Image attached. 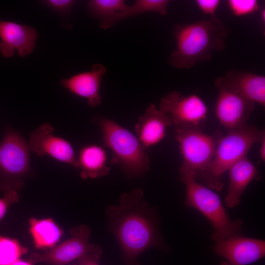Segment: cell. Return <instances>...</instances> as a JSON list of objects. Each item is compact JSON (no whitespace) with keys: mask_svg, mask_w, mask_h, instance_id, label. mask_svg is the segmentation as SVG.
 <instances>
[{"mask_svg":"<svg viewBox=\"0 0 265 265\" xmlns=\"http://www.w3.org/2000/svg\"><path fill=\"white\" fill-rule=\"evenodd\" d=\"M261 145L259 149V155L261 160L265 161V138L260 142Z\"/></svg>","mask_w":265,"mask_h":265,"instance_id":"28","label":"cell"},{"mask_svg":"<svg viewBox=\"0 0 265 265\" xmlns=\"http://www.w3.org/2000/svg\"><path fill=\"white\" fill-rule=\"evenodd\" d=\"M127 6L123 0H91L88 1L86 7L92 17L101 21Z\"/></svg>","mask_w":265,"mask_h":265,"instance_id":"21","label":"cell"},{"mask_svg":"<svg viewBox=\"0 0 265 265\" xmlns=\"http://www.w3.org/2000/svg\"><path fill=\"white\" fill-rule=\"evenodd\" d=\"M227 3L233 14L237 17L251 14L261 10L256 0H228Z\"/></svg>","mask_w":265,"mask_h":265,"instance_id":"23","label":"cell"},{"mask_svg":"<svg viewBox=\"0 0 265 265\" xmlns=\"http://www.w3.org/2000/svg\"><path fill=\"white\" fill-rule=\"evenodd\" d=\"M231 32V29L215 16L192 24H177L173 30L176 49L167 62L176 69H189L209 61L212 51L225 49V39Z\"/></svg>","mask_w":265,"mask_h":265,"instance_id":"2","label":"cell"},{"mask_svg":"<svg viewBox=\"0 0 265 265\" xmlns=\"http://www.w3.org/2000/svg\"><path fill=\"white\" fill-rule=\"evenodd\" d=\"M175 138L179 144L183 162L180 174L195 175L202 172L212 160L216 140L204 132L199 127L175 128Z\"/></svg>","mask_w":265,"mask_h":265,"instance_id":"7","label":"cell"},{"mask_svg":"<svg viewBox=\"0 0 265 265\" xmlns=\"http://www.w3.org/2000/svg\"><path fill=\"white\" fill-rule=\"evenodd\" d=\"M20 196L17 191L8 190L4 192L0 198V220L5 216L9 207L19 200Z\"/></svg>","mask_w":265,"mask_h":265,"instance_id":"25","label":"cell"},{"mask_svg":"<svg viewBox=\"0 0 265 265\" xmlns=\"http://www.w3.org/2000/svg\"><path fill=\"white\" fill-rule=\"evenodd\" d=\"M180 179L186 188V205L196 209L209 220L213 229L212 240L217 242L239 234L242 221L229 218L216 193L199 183L193 174H180Z\"/></svg>","mask_w":265,"mask_h":265,"instance_id":"5","label":"cell"},{"mask_svg":"<svg viewBox=\"0 0 265 265\" xmlns=\"http://www.w3.org/2000/svg\"><path fill=\"white\" fill-rule=\"evenodd\" d=\"M159 109L170 115L175 128L199 127L205 121L207 106L198 95L185 96L173 91L162 97Z\"/></svg>","mask_w":265,"mask_h":265,"instance_id":"8","label":"cell"},{"mask_svg":"<svg viewBox=\"0 0 265 265\" xmlns=\"http://www.w3.org/2000/svg\"><path fill=\"white\" fill-rule=\"evenodd\" d=\"M260 16L262 21L265 23V9H261Z\"/></svg>","mask_w":265,"mask_h":265,"instance_id":"30","label":"cell"},{"mask_svg":"<svg viewBox=\"0 0 265 265\" xmlns=\"http://www.w3.org/2000/svg\"><path fill=\"white\" fill-rule=\"evenodd\" d=\"M11 265H32L30 262L18 260Z\"/></svg>","mask_w":265,"mask_h":265,"instance_id":"29","label":"cell"},{"mask_svg":"<svg viewBox=\"0 0 265 265\" xmlns=\"http://www.w3.org/2000/svg\"><path fill=\"white\" fill-rule=\"evenodd\" d=\"M104 146L112 153L111 160L129 178L140 177L149 169L150 159L145 148L130 131L114 121L99 117Z\"/></svg>","mask_w":265,"mask_h":265,"instance_id":"4","label":"cell"},{"mask_svg":"<svg viewBox=\"0 0 265 265\" xmlns=\"http://www.w3.org/2000/svg\"><path fill=\"white\" fill-rule=\"evenodd\" d=\"M47 6L62 16L69 14L76 1L73 0H47L42 1Z\"/></svg>","mask_w":265,"mask_h":265,"instance_id":"24","label":"cell"},{"mask_svg":"<svg viewBox=\"0 0 265 265\" xmlns=\"http://www.w3.org/2000/svg\"><path fill=\"white\" fill-rule=\"evenodd\" d=\"M72 237L45 253H32L31 264L45 263L52 265H65L93 251L99 245L89 242V228L80 225L71 229Z\"/></svg>","mask_w":265,"mask_h":265,"instance_id":"9","label":"cell"},{"mask_svg":"<svg viewBox=\"0 0 265 265\" xmlns=\"http://www.w3.org/2000/svg\"><path fill=\"white\" fill-rule=\"evenodd\" d=\"M215 242L213 252L226 260L220 265H247L265 255L264 240L246 238L239 234Z\"/></svg>","mask_w":265,"mask_h":265,"instance_id":"10","label":"cell"},{"mask_svg":"<svg viewBox=\"0 0 265 265\" xmlns=\"http://www.w3.org/2000/svg\"><path fill=\"white\" fill-rule=\"evenodd\" d=\"M219 0H196V4L205 14L214 17L215 13L220 3Z\"/></svg>","mask_w":265,"mask_h":265,"instance_id":"26","label":"cell"},{"mask_svg":"<svg viewBox=\"0 0 265 265\" xmlns=\"http://www.w3.org/2000/svg\"><path fill=\"white\" fill-rule=\"evenodd\" d=\"M219 85L230 91L263 106H265V77L252 73L229 70L217 78L215 85Z\"/></svg>","mask_w":265,"mask_h":265,"instance_id":"14","label":"cell"},{"mask_svg":"<svg viewBox=\"0 0 265 265\" xmlns=\"http://www.w3.org/2000/svg\"><path fill=\"white\" fill-rule=\"evenodd\" d=\"M107 160L103 147L96 144L87 145L79 151L75 167L80 170L82 178L95 179L108 174L110 168Z\"/></svg>","mask_w":265,"mask_h":265,"instance_id":"18","label":"cell"},{"mask_svg":"<svg viewBox=\"0 0 265 265\" xmlns=\"http://www.w3.org/2000/svg\"><path fill=\"white\" fill-rule=\"evenodd\" d=\"M37 36L35 28L28 25L0 20V53L4 58H10L16 50L24 57L33 51Z\"/></svg>","mask_w":265,"mask_h":265,"instance_id":"13","label":"cell"},{"mask_svg":"<svg viewBox=\"0 0 265 265\" xmlns=\"http://www.w3.org/2000/svg\"><path fill=\"white\" fill-rule=\"evenodd\" d=\"M53 132L51 124L45 123L41 125L30 134L28 144L30 150L38 156L48 155L75 167L77 157L72 145L66 139L53 135Z\"/></svg>","mask_w":265,"mask_h":265,"instance_id":"12","label":"cell"},{"mask_svg":"<svg viewBox=\"0 0 265 265\" xmlns=\"http://www.w3.org/2000/svg\"><path fill=\"white\" fill-rule=\"evenodd\" d=\"M228 171L229 185L225 202L228 207L233 208L239 204L247 186L259 176V173L247 156L236 162Z\"/></svg>","mask_w":265,"mask_h":265,"instance_id":"17","label":"cell"},{"mask_svg":"<svg viewBox=\"0 0 265 265\" xmlns=\"http://www.w3.org/2000/svg\"><path fill=\"white\" fill-rule=\"evenodd\" d=\"M215 86L218 95L215 112L220 124L228 131L247 126V121L255 108V103L222 86Z\"/></svg>","mask_w":265,"mask_h":265,"instance_id":"11","label":"cell"},{"mask_svg":"<svg viewBox=\"0 0 265 265\" xmlns=\"http://www.w3.org/2000/svg\"><path fill=\"white\" fill-rule=\"evenodd\" d=\"M140 188L120 197L118 206H109L106 214L110 231L117 240L126 265H140L138 257L150 248L164 249L155 212Z\"/></svg>","mask_w":265,"mask_h":265,"instance_id":"1","label":"cell"},{"mask_svg":"<svg viewBox=\"0 0 265 265\" xmlns=\"http://www.w3.org/2000/svg\"><path fill=\"white\" fill-rule=\"evenodd\" d=\"M102 252L101 247L98 246L93 251L79 259V265H99V262Z\"/></svg>","mask_w":265,"mask_h":265,"instance_id":"27","label":"cell"},{"mask_svg":"<svg viewBox=\"0 0 265 265\" xmlns=\"http://www.w3.org/2000/svg\"><path fill=\"white\" fill-rule=\"evenodd\" d=\"M173 124L171 116L151 103L135 126L137 137L146 148L157 144L166 136V130Z\"/></svg>","mask_w":265,"mask_h":265,"instance_id":"16","label":"cell"},{"mask_svg":"<svg viewBox=\"0 0 265 265\" xmlns=\"http://www.w3.org/2000/svg\"><path fill=\"white\" fill-rule=\"evenodd\" d=\"M169 2L168 0H137L131 6L113 14L109 18L101 21L100 26L106 29L120 21L138 14L148 12H157L162 15L167 13V7Z\"/></svg>","mask_w":265,"mask_h":265,"instance_id":"19","label":"cell"},{"mask_svg":"<svg viewBox=\"0 0 265 265\" xmlns=\"http://www.w3.org/2000/svg\"><path fill=\"white\" fill-rule=\"evenodd\" d=\"M27 252L17 240L0 236V265H11Z\"/></svg>","mask_w":265,"mask_h":265,"instance_id":"22","label":"cell"},{"mask_svg":"<svg viewBox=\"0 0 265 265\" xmlns=\"http://www.w3.org/2000/svg\"><path fill=\"white\" fill-rule=\"evenodd\" d=\"M106 72L104 65L96 63L92 66L89 71L63 78L59 83L71 93L86 99L90 106L96 107L102 103L100 87Z\"/></svg>","mask_w":265,"mask_h":265,"instance_id":"15","label":"cell"},{"mask_svg":"<svg viewBox=\"0 0 265 265\" xmlns=\"http://www.w3.org/2000/svg\"><path fill=\"white\" fill-rule=\"evenodd\" d=\"M30 232L37 248H47L55 245L60 240L62 231L50 218L30 220Z\"/></svg>","mask_w":265,"mask_h":265,"instance_id":"20","label":"cell"},{"mask_svg":"<svg viewBox=\"0 0 265 265\" xmlns=\"http://www.w3.org/2000/svg\"><path fill=\"white\" fill-rule=\"evenodd\" d=\"M30 149L18 132L8 129L0 143V190L17 191L29 173Z\"/></svg>","mask_w":265,"mask_h":265,"instance_id":"6","label":"cell"},{"mask_svg":"<svg viewBox=\"0 0 265 265\" xmlns=\"http://www.w3.org/2000/svg\"><path fill=\"white\" fill-rule=\"evenodd\" d=\"M265 138L264 130L254 126L228 131L226 134L216 140L214 156L206 168L197 176L203 185L214 190H221L224 186V174L246 154L254 144Z\"/></svg>","mask_w":265,"mask_h":265,"instance_id":"3","label":"cell"}]
</instances>
